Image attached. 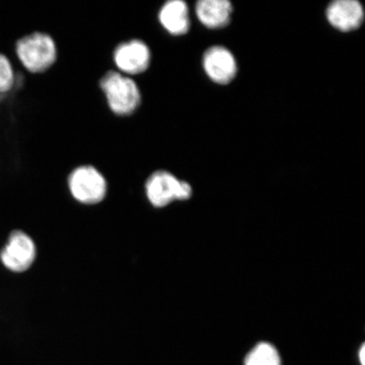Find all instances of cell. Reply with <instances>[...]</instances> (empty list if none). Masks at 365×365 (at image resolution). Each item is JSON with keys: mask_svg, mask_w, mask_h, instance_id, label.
Wrapping results in <instances>:
<instances>
[{"mask_svg": "<svg viewBox=\"0 0 365 365\" xmlns=\"http://www.w3.org/2000/svg\"><path fill=\"white\" fill-rule=\"evenodd\" d=\"M14 56L27 72L43 74L56 65L58 50L56 41L45 31H35L21 36L14 44Z\"/></svg>", "mask_w": 365, "mask_h": 365, "instance_id": "6da1fadb", "label": "cell"}, {"mask_svg": "<svg viewBox=\"0 0 365 365\" xmlns=\"http://www.w3.org/2000/svg\"><path fill=\"white\" fill-rule=\"evenodd\" d=\"M99 88L114 115L122 118L133 115L143 103V93L133 77L115 70L105 73L99 81Z\"/></svg>", "mask_w": 365, "mask_h": 365, "instance_id": "7a4b0ae2", "label": "cell"}, {"mask_svg": "<svg viewBox=\"0 0 365 365\" xmlns=\"http://www.w3.org/2000/svg\"><path fill=\"white\" fill-rule=\"evenodd\" d=\"M68 187L77 202L86 205L98 204L106 197L108 182L97 168L80 165L73 170L68 177Z\"/></svg>", "mask_w": 365, "mask_h": 365, "instance_id": "3957f363", "label": "cell"}, {"mask_svg": "<svg viewBox=\"0 0 365 365\" xmlns=\"http://www.w3.org/2000/svg\"><path fill=\"white\" fill-rule=\"evenodd\" d=\"M145 190L150 203L158 208L165 207L175 200H189L192 195L189 182L163 170L150 175L145 181Z\"/></svg>", "mask_w": 365, "mask_h": 365, "instance_id": "277c9868", "label": "cell"}, {"mask_svg": "<svg viewBox=\"0 0 365 365\" xmlns=\"http://www.w3.org/2000/svg\"><path fill=\"white\" fill-rule=\"evenodd\" d=\"M112 58L115 71L134 78L149 70L153 53L144 40L132 38L118 43L113 49Z\"/></svg>", "mask_w": 365, "mask_h": 365, "instance_id": "5b68a950", "label": "cell"}, {"mask_svg": "<svg viewBox=\"0 0 365 365\" xmlns=\"http://www.w3.org/2000/svg\"><path fill=\"white\" fill-rule=\"evenodd\" d=\"M36 250L34 242L24 232H11L8 244L0 253V259L9 270L23 272L29 270L34 264Z\"/></svg>", "mask_w": 365, "mask_h": 365, "instance_id": "8992f818", "label": "cell"}, {"mask_svg": "<svg viewBox=\"0 0 365 365\" xmlns=\"http://www.w3.org/2000/svg\"><path fill=\"white\" fill-rule=\"evenodd\" d=\"M202 63L205 74L219 85L230 83L238 71L235 56L222 46L208 48L204 53Z\"/></svg>", "mask_w": 365, "mask_h": 365, "instance_id": "52a82bcc", "label": "cell"}, {"mask_svg": "<svg viewBox=\"0 0 365 365\" xmlns=\"http://www.w3.org/2000/svg\"><path fill=\"white\" fill-rule=\"evenodd\" d=\"M327 18L334 29L349 33L361 26L364 8L356 0H336L327 7Z\"/></svg>", "mask_w": 365, "mask_h": 365, "instance_id": "ba28073f", "label": "cell"}, {"mask_svg": "<svg viewBox=\"0 0 365 365\" xmlns=\"http://www.w3.org/2000/svg\"><path fill=\"white\" fill-rule=\"evenodd\" d=\"M158 20L163 30L173 36H184L190 29L188 4L182 0H170L160 7Z\"/></svg>", "mask_w": 365, "mask_h": 365, "instance_id": "9c48e42d", "label": "cell"}, {"mask_svg": "<svg viewBox=\"0 0 365 365\" xmlns=\"http://www.w3.org/2000/svg\"><path fill=\"white\" fill-rule=\"evenodd\" d=\"M232 4L227 0H200L195 4L198 20L210 29H222L230 24Z\"/></svg>", "mask_w": 365, "mask_h": 365, "instance_id": "30bf717a", "label": "cell"}, {"mask_svg": "<svg viewBox=\"0 0 365 365\" xmlns=\"http://www.w3.org/2000/svg\"><path fill=\"white\" fill-rule=\"evenodd\" d=\"M245 365H281V357L275 346L261 342L246 356Z\"/></svg>", "mask_w": 365, "mask_h": 365, "instance_id": "8fae6325", "label": "cell"}, {"mask_svg": "<svg viewBox=\"0 0 365 365\" xmlns=\"http://www.w3.org/2000/svg\"><path fill=\"white\" fill-rule=\"evenodd\" d=\"M17 73L11 58L0 53V95H9L16 88Z\"/></svg>", "mask_w": 365, "mask_h": 365, "instance_id": "7c38bea8", "label": "cell"}, {"mask_svg": "<svg viewBox=\"0 0 365 365\" xmlns=\"http://www.w3.org/2000/svg\"><path fill=\"white\" fill-rule=\"evenodd\" d=\"M359 359L360 362H361L362 365H364V359H365V349H364V345L361 346V349L359 350Z\"/></svg>", "mask_w": 365, "mask_h": 365, "instance_id": "4fadbf2b", "label": "cell"}]
</instances>
